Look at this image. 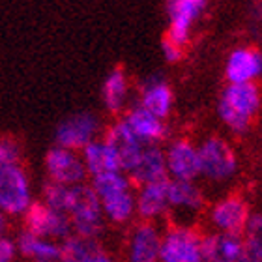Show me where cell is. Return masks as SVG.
Segmentation results:
<instances>
[{
  "instance_id": "1",
  "label": "cell",
  "mask_w": 262,
  "mask_h": 262,
  "mask_svg": "<svg viewBox=\"0 0 262 262\" xmlns=\"http://www.w3.org/2000/svg\"><path fill=\"white\" fill-rule=\"evenodd\" d=\"M90 186L101 204L105 221L115 225H127L133 221V217H137L135 189L126 172L115 170L94 176Z\"/></svg>"
},
{
  "instance_id": "2",
  "label": "cell",
  "mask_w": 262,
  "mask_h": 262,
  "mask_svg": "<svg viewBox=\"0 0 262 262\" xmlns=\"http://www.w3.org/2000/svg\"><path fill=\"white\" fill-rule=\"evenodd\" d=\"M262 105L257 82L251 84H227L217 101V115L232 133H246L251 127Z\"/></svg>"
},
{
  "instance_id": "3",
  "label": "cell",
  "mask_w": 262,
  "mask_h": 262,
  "mask_svg": "<svg viewBox=\"0 0 262 262\" xmlns=\"http://www.w3.org/2000/svg\"><path fill=\"white\" fill-rule=\"evenodd\" d=\"M64 213L70 217L71 230L77 236L98 240L105 230L107 221H105L101 204H99L98 196H96L90 184L70 186Z\"/></svg>"
},
{
  "instance_id": "4",
  "label": "cell",
  "mask_w": 262,
  "mask_h": 262,
  "mask_svg": "<svg viewBox=\"0 0 262 262\" xmlns=\"http://www.w3.org/2000/svg\"><path fill=\"white\" fill-rule=\"evenodd\" d=\"M201 176L212 184H225L238 172V156L223 137H208L199 144Z\"/></svg>"
},
{
  "instance_id": "5",
  "label": "cell",
  "mask_w": 262,
  "mask_h": 262,
  "mask_svg": "<svg viewBox=\"0 0 262 262\" xmlns=\"http://www.w3.org/2000/svg\"><path fill=\"white\" fill-rule=\"evenodd\" d=\"M32 204V182L23 165L0 169V212L8 217H23Z\"/></svg>"
},
{
  "instance_id": "6",
  "label": "cell",
  "mask_w": 262,
  "mask_h": 262,
  "mask_svg": "<svg viewBox=\"0 0 262 262\" xmlns=\"http://www.w3.org/2000/svg\"><path fill=\"white\" fill-rule=\"evenodd\" d=\"M159 262H202V236L189 225H172L161 236Z\"/></svg>"
},
{
  "instance_id": "7",
  "label": "cell",
  "mask_w": 262,
  "mask_h": 262,
  "mask_svg": "<svg viewBox=\"0 0 262 262\" xmlns=\"http://www.w3.org/2000/svg\"><path fill=\"white\" fill-rule=\"evenodd\" d=\"M23 225H25V232L28 234L53 242H64L68 236L73 234L70 217L58 210H53L41 201H34L32 206L23 215Z\"/></svg>"
},
{
  "instance_id": "8",
  "label": "cell",
  "mask_w": 262,
  "mask_h": 262,
  "mask_svg": "<svg viewBox=\"0 0 262 262\" xmlns=\"http://www.w3.org/2000/svg\"><path fill=\"white\" fill-rule=\"evenodd\" d=\"M249 217H251L249 204L244 196L236 193L217 199L208 210V221L212 225L213 232L221 234L242 236Z\"/></svg>"
},
{
  "instance_id": "9",
  "label": "cell",
  "mask_w": 262,
  "mask_h": 262,
  "mask_svg": "<svg viewBox=\"0 0 262 262\" xmlns=\"http://www.w3.org/2000/svg\"><path fill=\"white\" fill-rule=\"evenodd\" d=\"M99 131H101V124L98 116L92 113H75L56 126V146L81 152L92 141L99 139Z\"/></svg>"
},
{
  "instance_id": "10",
  "label": "cell",
  "mask_w": 262,
  "mask_h": 262,
  "mask_svg": "<svg viewBox=\"0 0 262 262\" xmlns=\"http://www.w3.org/2000/svg\"><path fill=\"white\" fill-rule=\"evenodd\" d=\"M45 172L49 182L60 186H79L86 184V169L81 154L62 146H53L45 156Z\"/></svg>"
},
{
  "instance_id": "11",
  "label": "cell",
  "mask_w": 262,
  "mask_h": 262,
  "mask_svg": "<svg viewBox=\"0 0 262 262\" xmlns=\"http://www.w3.org/2000/svg\"><path fill=\"white\" fill-rule=\"evenodd\" d=\"M165 163L169 180L195 182L201 178L199 146L189 139H176L165 148Z\"/></svg>"
},
{
  "instance_id": "12",
  "label": "cell",
  "mask_w": 262,
  "mask_h": 262,
  "mask_svg": "<svg viewBox=\"0 0 262 262\" xmlns=\"http://www.w3.org/2000/svg\"><path fill=\"white\" fill-rule=\"evenodd\" d=\"M161 236L163 232L156 223L141 221L133 225L124 244L126 262H159Z\"/></svg>"
},
{
  "instance_id": "13",
  "label": "cell",
  "mask_w": 262,
  "mask_h": 262,
  "mask_svg": "<svg viewBox=\"0 0 262 262\" xmlns=\"http://www.w3.org/2000/svg\"><path fill=\"white\" fill-rule=\"evenodd\" d=\"M206 2L208 0H167V39L184 47L191 38V30L206 8Z\"/></svg>"
},
{
  "instance_id": "14",
  "label": "cell",
  "mask_w": 262,
  "mask_h": 262,
  "mask_svg": "<svg viewBox=\"0 0 262 262\" xmlns=\"http://www.w3.org/2000/svg\"><path fill=\"white\" fill-rule=\"evenodd\" d=\"M122 120L127 126V129L135 135L137 141L144 146H159L169 135V127L163 118H158L137 103L127 107Z\"/></svg>"
},
{
  "instance_id": "15",
  "label": "cell",
  "mask_w": 262,
  "mask_h": 262,
  "mask_svg": "<svg viewBox=\"0 0 262 262\" xmlns=\"http://www.w3.org/2000/svg\"><path fill=\"white\" fill-rule=\"evenodd\" d=\"M262 75V53L253 47H236L225 62L229 84H251Z\"/></svg>"
},
{
  "instance_id": "16",
  "label": "cell",
  "mask_w": 262,
  "mask_h": 262,
  "mask_svg": "<svg viewBox=\"0 0 262 262\" xmlns=\"http://www.w3.org/2000/svg\"><path fill=\"white\" fill-rule=\"evenodd\" d=\"M139 107H142L144 111L156 115L158 118L167 120V116L172 111L174 105V94L172 88L169 86V82L161 79L158 75L146 77L139 86Z\"/></svg>"
},
{
  "instance_id": "17",
  "label": "cell",
  "mask_w": 262,
  "mask_h": 262,
  "mask_svg": "<svg viewBox=\"0 0 262 262\" xmlns=\"http://www.w3.org/2000/svg\"><path fill=\"white\" fill-rule=\"evenodd\" d=\"M137 186H146L156 182L169 180L167 163H165V150L161 146H144L139 154L137 161L126 172Z\"/></svg>"
},
{
  "instance_id": "18",
  "label": "cell",
  "mask_w": 262,
  "mask_h": 262,
  "mask_svg": "<svg viewBox=\"0 0 262 262\" xmlns=\"http://www.w3.org/2000/svg\"><path fill=\"white\" fill-rule=\"evenodd\" d=\"M137 217L146 223H158L169 213V196H167V180L139 186L135 191Z\"/></svg>"
},
{
  "instance_id": "19",
  "label": "cell",
  "mask_w": 262,
  "mask_h": 262,
  "mask_svg": "<svg viewBox=\"0 0 262 262\" xmlns=\"http://www.w3.org/2000/svg\"><path fill=\"white\" fill-rule=\"evenodd\" d=\"M167 196H169V212L193 219L204 208V195L195 182L167 180Z\"/></svg>"
},
{
  "instance_id": "20",
  "label": "cell",
  "mask_w": 262,
  "mask_h": 262,
  "mask_svg": "<svg viewBox=\"0 0 262 262\" xmlns=\"http://www.w3.org/2000/svg\"><path fill=\"white\" fill-rule=\"evenodd\" d=\"M81 158L84 163L88 176H99L105 172H115V170H122V163L118 154L115 152V148L111 146L109 142L101 139L92 141L88 146H84L81 150ZM124 172V170H122Z\"/></svg>"
},
{
  "instance_id": "21",
  "label": "cell",
  "mask_w": 262,
  "mask_h": 262,
  "mask_svg": "<svg viewBox=\"0 0 262 262\" xmlns=\"http://www.w3.org/2000/svg\"><path fill=\"white\" fill-rule=\"evenodd\" d=\"M244 249L242 236L221 232L202 236V262H236Z\"/></svg>"
},
{
  "instance_id": "22",
  "label": "cell",
  "mask_w": 262,
  "mask_h": 262,
  "mask_svg": "<svg viewBox=\"0 0 262 262\" xmlns=\"http://www.w3.org/2000/svg\"><path fill=\"white\" fill-rule=\"evenodd\" d=\"M103 139L109 142L111 146L115 148V152L118 154L124 172H127V170L133 167V163H135L137 158H139V154H141L142 148H144V144H141V142L137 141L135 135L127 129V126L124 124L122 118L118 122H115L109 129L105 131Z\"/></svg>"
},
{
  "instance_id": "23",
  "label": "cell",
  "mask_w": 262,
  "mask_h": 262,
  "mask_svg": "<svg viewBox=\"0 0 262 262\" xmlns=\"http://www.w3.org/2000/svg\"><path fill=\"white\" fill-rule=\"evenodd\" d=\"M127 99H129V79H127L126 71L120 68H115L113 71L107 73L101 84V101L103 107L109 113L116 115L127 107Z\"/></svg>"
},
{
  "instance_id": "24",
  "label": "cell",
  "mask_w": 262,
  "mask_h": 262,
  "mask_svg": "<svg viewBox=\"0 0 262 262\" xmlns=\"http://www.w3.org/2000/svg\"><path fill=\"white\" fill-rule=\"evenodd\" d=\"M17 253L32 262H62L60 242H53L47 238L23 232L17 238Z\"/></svg>"
},
{
  "instance_id": "25",
  "label": "cell",
  "mask_w": 262,
  "mask_h": 262,
  "mask_svg": "<svg viewBox=\"0 0 262 262\" xmlns=\"http://www.w3.org/2000/svg\"><path fill=\"white\" fill-rule=\"evenodd\" d=\"M60 251H62V262H77L99 253L101 247H99L98 240H90V238L71 234L64 242H60Z\"/></svg>"
},
{
  "instance_id": "26",
  "label": "cell",
  "mask_w": 262,
  "mask_h": 262,
  "mask_svg": "<svg viewBox=\"0 0 262 262\" xmlns=\"http://www.w3.org/2000/svg\"><path fill=\"white\" fill-rule=\"evenodd\" d=\"M242 242H244L246 251L262 258V213L260 212L251 213L246 229L242 232Z\"/></svg>"
},
{
  "instance_id": "27",
  "label": "cell",
  "mask_w": 262,
  "mask_h": 262,
  "mask_svg": "<svg viewBox=\"0 0 262 262\" xmlns=\"http://www.w3.org/2000/svg\"><path fill=\"white\" fill-rule=\"evenodd\" d=\"M19 161H21V146L13 139L2 137L0 139V169L19 165Z\"/></svg>"
},
{
  "instance_id": "28",
  "label": "cell",
  "mask_w": 262,
  "mask_h": 262,
  "mask_svg": "<svg viewBox=\"0 0 262 262\" xmlns=\"http://www.w3.org/2000/svg\"><path fill=\"white\" fill-rule=\"evenodd\" d=\"M17 257V244L8 236H0V262H13Z\"/></svg>"
},
{
  "instance_id": "29",
  "label": "cell",
  "mask_w": 262,
  "mask_h": 262,
  "mask_svg": "<svg viewBox=\"0 0 262 262\" xmlns=\"http://www.w3.org/2000/svg\"><path fill=\"white\" fill-rule=\"evenodd\" d=\"M182 49L180 45H176L174 41H170V39L165 38V41L161 43V55L165 56V60L167 62H178L182 58Z\"/></svg>"
},
{
  "instance_id": "30",
  "label": "cell",
  "mask_w": 262,
  "mask_h": 262,
  "mask_svg": "<svg viewBox=\"0 0 262 262\" xmlns=\"http://www.w3.org/2000/svg\"><path fill=\"white\" fill-rule=\"evenodd\" d=\"M77 262H115L113 258L107 255V253L101 249L99 253H96V255H92V257H88V258H82V260H77Z\"/></svg>"
},
{
  "instance_id": "31",
  "label": "cell",
  "mask_w": 262,
  "mask_h": 262,
  "mask_svg": "<svg viewBox=\"0 0 262 262\" xmlns=\"http://www.w3.org/2000/svg\"><path fill=\"white\" fill-rule=\"evenodd\" d=\"M236 262H262V258H258L257 255H253V253H249V251L244 249V253H242L240 258H238Z\"/></svg>"
},
{
  "instance_id": "32",
  "label": "cell",
  "mask_w": 262,
  "mask_h": 262,
  "mask_svg": "<svg viewBox=\"0 0 262 262\" xmlns=\"http://www.w3.org/2000/svg\"><path fill=\"white\" fill-rule=\"evenodd\" d=\"M8 229H10V217L0 212V236H6Z\"/></svg>"
},
{
  "instance_id": "33",
  "label": "cell",
  "mask_w": 262,
  "mask_h": 262,
  "mask_svg": "<svg viewBox=\"0 0 262 262\" xmlns=\"http://www.w3.org/2000/svg\"><path fill=\"white\" fill-rule=\"evenodd\" d=\"M251 17H257L258 21H262V0H255V2H253Z\"/></svg>"
}]
</instances>
